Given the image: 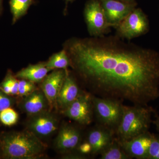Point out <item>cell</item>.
<instances>
[{
    "instance_id": "cell-1",
    "label": "cell",
    "mask_w": 159,
    "mask_h": 159,
    "mask_svg": "<svg viewBox=\"0 0 159 159\" xmlns=\"http://www.w3.org/2000/svg\"><path fill=\"white\" fill-rule=\"evenodd\" d=\"M74 73L94 96L148 106L159 97V53L118 35L63 44Z\"/></svg>"
},
{
    "instance_id": "cell-2",
    "label": "cell",
    "mask_w": 159,
    "mask_h": 159,
    "mask_svg": "<svg viewBox=\"0 0 159 159\" xmlns=\"http://www.w3.org/2000/svg\"><path fill=\"white\" fill-rule=\"evenodd\" d=\"M2 158L36 159L42 157L47 146L40 139L26 130L3 133L0 136Z\"/></svg>"
},
{
    "instance_id": "cell-3",
    "label": "cell",
    "mask_w": 159,
    "mask_h": 159,
    "mask_svg": "<svg viewBox=\"0 0 159 159\" xmlns=\"http://www.w3.org/2000/svg\"><path fill=\"white\" fill-rule=\"evenodd\" d=\"M154 111L148 106L123 105L122 117L115 133L118 141H128L148 131L152 122Z\"/></svg>"
},
{
    "instance_id": "cell-4",
    "label": "cell",
    "mask_w": 159,
    "mask_h": 159,
    "mask_svg": "<svg viewBox=\"0 0 159 159\" xmlns=\"http://www.w3.org/2000/svg\"><path fill=\"white\" fill-rule=\"evenodd\" d=\"M92 99L94 117L97 125L116 133L122 117L123 102L116 99L101 98L94 95Z\"/></svg>"
},
{
    "instance_id": "cell-5",
    "label": "cell",
    "mask_w": 159,
    "mask_h": 159,
    "mask_svg": "<svg viewBox=\"0 0 159 159\" xmlns=\"http://www.w3.org/2000/svg\"><path fill=\"white\" fill-rule=\"evenodd\" d=\"M115 28L117 35L130 40L146 34L149 30V22L142 9L136 8Z\"/></svg>"
},
{
    "instance_id": "cell-6",
    "label": "cell",
    "mask_w": 159,
    "mask_h": 159,
    "mask_svg": "<svg viewBox=\"0 0 159 159\" xmlns=\"http://www.w3.org/2000/svg\"><path fill=\"white\" fill-rule=\"evenodd\" d=\"M84 15L91 37L102 36L109 31L111 27L100 0H89L84 6Z\"/></svg>"
},
{
    "instance_id": "cell-7",
    "label": "cell",
    "mask_w": 159,
    "mask_h": 159,
    "mask_svg": "<svg viewBox=\"0 0 159 159\" xmlns=\"http://www.w3.org/2000/svg\"><path fill=\"white\" fill-rule=\"evenodd\" d=\"M92 97L90 93L82 91L77 99L61 112L79 125H90L94 119Z\"/></svg>"
},
{
    "instance_id": "cell-8",
    "label": "cell",
    "mask_w": 159,
    "mask_h": 159,
    "mask_svg": "<svg viewBox=\"0 0 159 159\" xmlns=\"http://www.w3.org/2000/svg\"><path fill=\"white\" fill-rule=\"evenodd\" d=\"M29 117L26 123V129L40 139L51 136L58 129V118L51 110Z\"/></svg>"
},
{
    "instance_id": "cell-9",
    "label": "cell",
    "mask_w": 159,
    "mask_h": 159,
    "mask_svg": "<svg viewBox=\"0 0 159 159\" xmlns=\"http://www.w3.org/2000/svg\"><path fill=\"white\" fill-rule=\"evenodd\" d=\"M82 131L76 125L67 124L62 125L54 142V147L62 154L77 150L82 142Z\"/></svg>"
},
{
    "instance_id": "cell-10",
    "label": "cell",
    "mask_w": 159,
    "mask_h": 159,
    "mask_svg": "<svg viewBox=\"0 0 159 159\" xmlns=\"http://www.w3.org/2000/svg\"><path fill=\"white\" fill-rule=\"evenodd\" d=\"M68 70L56 69L48 74L40 82L41 89L48 100L51 110L56 107V102Z\"/></svg>"
},
{
    "instance_id": "cell-11",
    "label": "cell",
    "mask_w": 159,
    "mask_h": 159,
    "mask_svg": "<svg viewBox=\"0 0 159 159\" xmlns=\"http://www.w3.org/2000/svg\"><path fill=\"white\" fill-rule=\"evenodd\" d=\"M111 27H116L136 7V2L125 3L118 0H100Z\"/></svg>"
},
{
    "instance_id": "cell-12",
    "label": "cell",
    "mask_w": 159,
    "mask_h": 159,
    "mask_svg": "<svg viewBox=\"0 0 159 159\" xmlns=\"http://www.w3.org/2000/svg\"><path fill=\"white\" fill-rule=\"evenodd\" d=\"M153 136V134L148 131L128 141L119 142L131 159H148V150Z\"/></svg>"
},
{
    "instance_id": "cell-13",
    "label": "cell",
    "mask_w": 159,
    "mask_h": 159,
    "mask_svg": "<svg viewBox=\"0 0 159 159\" xmlns=\"http://www.w3.org/2000/svg\"><path fill=\"white\" fill-rule=\"evenodd\" d=\"M18 106L29 116L51 110L45 95L41 89H38L27 96L22 97L18 102Z\"/></svg>"
},
{
    "instance_id": "cell-14",
    "label": "cell",
    "mask_w": 159,
    "mask_h": 159,
    "mask_svg": "<svg viewBox=\"0 0 159 159\" xmlns=\"http://www.w3.org/2000/svg\"><path fill=\"white\" fill-rule=\"evenodd\" d=\"M115 137V133L112 131L97 124L89 132L86 140L92 147V155H100Z\"/></svg>"
},
{
    "instance_id": "cell-15",
    "label": "cell",
    "mask_w": 159,
    "mask_h": 159,
    "mask_svg": "<svg viewBox=\"0 0 159 159\" xmlns=\"http://www.w3.org/2000/svg\"><path fill=\"white\" fill-rule=\"evenodd\" d=\"M82 91L76 78L68 70L64 82L57 97L56 107L62 111L77 99Z\"/></svg>"
},
{
    "instance_id": "cell-16",
    "label": "cell",
    "mask_w": 159,
    "mask_h": 159,
    "mask_svg": "<svg viewBox=\"0 0 159 159\" xmlns=\"http://www.w3.org/2000/svg\"><path fill=\"white\" fill-rule=\"evenodd\" d=\"M51 70L47 68L46 62L29 65L18 71L15 76L17 79L26 80L34 83H40Z\"/></svg>"
},
{
    "instance_id": "cell-17",
    "label": "cell",
    "mask_w": 159,
    "mask_h": 159,
    "mask_svg": "<svg viewBox=\"0 0 159 159\" xmlns=\"http://www.w3.org/2000/svg\"><path fill=\"white\" fill-rule=\"evenodd\" d=\"M34 0H9L10 11L12 15L11 23L13 25L25 16Z\"/></svg>"
},
{
    "instance_id": "cell-18",
    "label": "cell",
    "mask_w": 159,
    "mask_h": 159,
    "mask_svg": "<svg viewBox=\"0 0 159 159\" xmlns=\"http://www.w3.org/2000/svg\"><path fill=\"white\" fill-rule=\"evenodd\" d=\"M100 159H129L120 142L115 137L111 143L100 154Z\"/></svg>"
},
{
    "instance_id": "cell-19",
    "label": "cell",
    "mask_w": 159,
    "mask_h": 159,
    "mask_svg": "<svg viewBox=\"0 0 159 159\" xmlns=\"http://www.w3.org/2000/svg\"><path fill=\"white\" fill-rule=\"evenodd\" d=\"M46 63L47 68L51 70L56 69L67 70L70 65L68 55L63 49L61 51L52 54Z\"/></svg>"
},
{
    "instance_id": "cell-20",
    "label": "cell",
    "mask_w": 159,
    "mask_h": 159,
    "mask_svg": "<svg viewBox=\"0 0 159 159\" xmlns=\"http://www.w3.org/2000/svg\"><path fill=\"white\" fill-rule=\"evenodd\" d=\"M19 84V80L10 70H9L5 78L0 83V89L9 96H17Z\"/></svg>"
},
{
    "instance_id": "cell-21",
    "label": "cell",
    "mask_w": 159,
    "mask_h": 159,
    "mask_svg": "<svg viewBox=\"0 0 159 159\" xmlns=\"http://www.w3.org/2000/svg\"><path fill=\"white\" fill-rule=\"evenodd\" d=\"M17 112L11 107H9L0 112V122L6 126L15 125L18 120Z\"/></svg>"
},
{
    "instance_id": "cell-22",
    "label": "cell",
    "mask_w": 159,
    "mask_h": 159,
    "mask_svg": "<svg viewBox=\"0 0 159 159\" xmlns=\"http://www.w3.org/2000/svg\"><path fill=\"white\" fill-rule=\"evenodd\" d=\"M37 89L34 83L26 80L20 79L17 96L21 97H25Z\"/></svg>"
},
{
    "instance_id": "cell-23",
    "label": "cell",
    "mask_w": 159,
    "mask_h": 159,
    "mask_svg": "<svg viewBox=\"0 0 159 159\" xmlns=\"http://www.w3.org/2000/svg\"><path fill=\"white\" fill-rule=\"evenodd\" d=\"M16 102L12 96L4 93L0 89V112L6 109L11 107Z\"/></svg>"
},
{
    "instance_id": "cell-24",
    "label": "cell",
    "mask_w": 159,
    "mask_h": 159,
    "mask_svg": "<svg viewBox=\"0 0 159 159\" xmlns=\"http://www.w3.org/2000/svg\"><path fill=\"white\" fill-rule=\"evenodd\" d=\"M148 159H159V134H154L148 150Z\"/></svg>"
},
{
    "instance_id": "cell-25",
    "label": "cell",
    "mask_w": 159,
    "mask_h": 159,
    "mask_svg": "<svg viewBox=\"0 0 159 159\" xmlns=\"http://www.w3.org/2000/svg\"><path fill=\"white\" fill-rule=\"evenodd\" d=\"M76 150L85 155L89 156V155H92V147L86 140L84 142L82 141Z\"/></svg>"
},
{
    "instance_id": "cell-26",
    "label": "cell",
    "mask_w": 159,
    "mask_h": 159,
    "mask_svg": "<svg viewBox=\"0 0 159 159\" xmlns=\"http://www.w3.org/2000/svg\"><path fill=\"white\" fill-rule=\"evenodd\" d=\"M62 158L67 159H85L89 157V156L85 155L80 153L77 150L70 153L63 154Z\"/></svg>"
},
{
    "instance_id": "cell-27",
    "label": "cell",
    "mask_w": 159,
    "mask_h": 159,
    "mask_svg": "<svg viewBox=\"0 0 159 159\" xmlns=\"http://www.w3.org/2000/svg\"><path fill=\"white\" fill-rule=\"evenodd\" d=\"M152 122L155 125L157 130L159 132V116L157 117V119L154 121H152Z\"/></svg>"
},
{
    "instance_id": "cell-28",
    "label": "cell",
    "mask_w": 159,
    "mask_h": 159,
    "mask_svg": "<svg viewBox=\"0 0 159 159\" xmlns=\"http://www.w3.org/2000/svg\"><path fill=\"white\" fill-rule=\"evenodd\" d=\"M3 10V0H0V17L2 14Z\"/></svg>"
},
{
    "instance_id": "cell-29",
    "label": "cell",
    "mask_w": 159,
    "mask_h": 159,
    "mask_svg": "<svg viewBox=\"0 0 159 159\" xmlns=\"http://www.w3.org/2000/svg\"><path fill=\"white\" fill-rule=\"evenodd\" d=\"M118 1H121V2H124L125 3H134L135 2V0H118Z\"/></svg>"
},
{
    "instance_id": "cell-30",
    "label": "cell",
    "mask_w": 159,
    "mask_h": 159,
    "mask_svg": "<svg viewBox=\"0 0 159 159\" xmlns=\"http://www.w3.org/2000/svg\"><path fill=\"white\" fill-rule=\"evenodd\" d=\"M2 157V147H1V143H0V158Z\"/></svg>"
},
{
    "instance_id": "cell-31",
    "label": "cell",
    "mask_w": 159,
    "mask_h": 159,
    "mask_svg": "<svg viewBox=\"0 0 159 159\" xmlns=\"http://www.w3.org/2000/svg\"><path fill=\"white\" fill-rule=\"evenodd\" d=\"M66 1L67 2H72V1H74V0H66Z\"/></svg>"
}]
</instances>
